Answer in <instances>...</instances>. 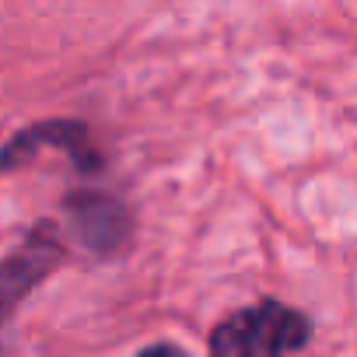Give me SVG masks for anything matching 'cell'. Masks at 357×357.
<instances>
[{
    "label": "cell",
    "mask_w": 357,
    "mask_h": 357,
    "mask_svg": "<svg viewBox=\"0 0 357 357\" xmlns=\"http://www.w3.org/2000/svg\"><path fill=\"white\" fill-rule=\"evenodd\" d=\"M63 218L77 245L95 259H116L137 238L130 204L109 190H70L63 197Z\"/></svg>",
    "instance_id": "obj_2"
},
{
    "label": "cell",
    "mask_w": 357,
    "mask_h": 357,
    "mask_svg": "<svg viewBox=\"0 0 357 357\" xmlns=\"http://www.w3.org/2000/svg\"><path fill=\"white\" fill-rule=\"evenodd\" d=\"M43 147L63 151L74 161V168H81L88 175L102 172V151L91 144V133L81 119H43V123H32V126L18 130L4 147H0V172L29 165Z\"/></svg>",
    "instance_id": "obj_4"
},
{
    "label": "cell",
    "mask_w": 357,
    "mask_h": 357,
    "mask_svg": "<svg viewBox=\"0 0 357 357\" xmlns=\"http://www.w3.org/2000/svg\"><path fill=\"white\" fill-rule=\"evenodd\" d=\"M133 357H190L183 347H175V343H168V340H161V343H151V347H144V350H137Z\"/></svg>",
    "instance_id": "obj_5"
},
{
    "label": "cell",
    "mask_w": 357,
    "mask_h": 357,
    "mask_svg": "<svg viewBox=\"0 0 357 357\" xmlns=\"http://www.w3.org/2000/svg\"><path fill=\"white\" fill-rule=\"evenodd\" d=\"M312 340V319L280 301V298H259L256 305L228 312L207 340L211 357H287L308 347Z\"/></svg>",
    "instance_id": "obj_1"
},
{
    "label": "cell",
    "mask_w": 357,
    "mask_h": 357,
    "mask_svg": "<svg viewBox=\"0 0 357 357\" xmlns=\"http://www.w3.org/2000/svg\"><path fill=\"white\" fill-rule=\"evenodd\" d=\"M63 263V238L60 225L43 218L25 242L0 259V329L25 305V298Z\"/></svg>",
    "instance_id": "obj_3"
}]
</instances>
